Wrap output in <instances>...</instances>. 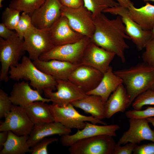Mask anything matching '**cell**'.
Segmentation results:
<instances>
[{
  "instance_id": "1",
  "label": "cell",
  "mask_w": 154,
  "mask_h": 154,
  "mask_svg": "<svg viewBox=\"0 0 154 154\" xmlns=\"http://www.w3.org/2000/svg\"><path fill=\"white\" fill-rule=\"evenodd\" d=\"M93 20L95 30L91 38L92 41L115 54L124 63L126 61L124 51L129 47L125 39L130 40V38L126 34L121 16L117 15L116 18L110 19L102 13L94 17Z\"/></svg>"
},
{
  "instance_id": "2",
  "label": "cell",
  "mask_w": 154,
  "mask_h": 154,
  "mask_svg": "<svg viewBox=\"0 0 154 154\" xmlns=\"http://www.w3.org/2000/svg\"><path fill=\"white\" fill-rule=\"evenodd\" d=\"M114 72L122 80L131 104L141 94L148 90H154V68L143 62Z\"/></svg>"
},
{
  "instance_id": "3",
  "label": "cell",
  "mask_w": 154,
  "mask_h": 154,
  "mask_svg": "<svg viewBox=\"0 0 154 154\" xmlns=\"http://www.w3.org/2000/svg\"><path fill=\"white\" fill-rule=\"evenodd\" d=\"M31 60L29 57L24 56L21 63L15 66H11L9 71V78L17 81L23 79L29 81L31 86L40 94L45 89L55 90L57 80L38 69Z\"/></svg>"
},
{
  "instance_id": "4",
  "label": "cell",
  "mask_w": 154,
  "mask_h": 154,
  "mask_svg": "<svg viewBox=\"0 0 154 154\" xmlns=\"http://www.w3.org/2000/svg\"><path fill=\"white\" fill-rule=\"evenodd\" d=\"M24 39L16 33L9 38H0V61L1 68L0 81L7 82L9 80V69L11 66H16L25 51L23 48Z\"/></svg>"
},
{
  "instance_id": "5",
  "label": "cell",
  "mask_w": 154,
  "mask_h": 154,
  "mask_svg": "<svg viewBox=\"0 0 154 154\" xmlns=\"http://www.w3.org/2000/svg\"><path fill=\"white\" fill-rule=\"evenodd\" d=\"M91 41L90 38L84 36L75 43L54 46L41 54L39 59L43 61L54 59L80 64L84 51Z\"/></svg>"
},
{
  "instance_id": "6",
  "label": "cell",
  "mask_w": 154,
  "mask_h": 154,
  "mask_svg": "<svg viewBox=\"0 0 154 154\" xmlns=\"http://www.w3.org/2000/svg\"><path fill=\"white\" fill-rule=\"evenodd\" d=\"M103 13L121 16L125 26L127 34L138 50H141L145 48L147 44L152 38L151 31L143 30L131 18L128 8L119 5L106 9Z\"/></svg>"
},
{
  "instance_id": "7",
  "label": "cell",
  "mask_w": 154,
  "mask_h": 154,
  "mask_svg": "<svg viewBox=\"0 0 154 154\" xmlns=\"http://www.w3.org/2000/svg\"><path fill=\"white\" fill-rule=\"evenodd\" d=\"M74 107L71 104L64 107L49 105L54 121L59 122L67 128L82 129L86 125L85 121H89L94 124L107 125L106 123L92 116H86L80 114Z\"/></svg>"
},
{
  "instance_id": "8",
  "label": "cell",
  "mask_w": 154,
  "mask_h": 154,
  "mask_svg": "<svg viewBox=\"0 0 154 154\" xmlns=\"http://www.w3.org/2000/svg\"><path fill=\"white\" fill-rule=\"evenodd\" d=\"M113 137L101 135L80 140L69 147L70 154H113L116 143Z\"/></svg>"
},
{
  "instance_id": "9",
  "label": "cell",
  "mask_w": 154,
  "mask_h": 154,
  "mask_svg": "<svg viewBox=\"0 0 154 154\" xmlns=\"http://www.w3.org/2000/svg\"><path fill=\"white\" fill-rule=\"evenodd\" d=\"M54 46L50 38L49 29H39L33 25L24 36L23 49L33 61L38 59L41 54Z\"/></svg>"
},
{
  "instance_id": "10",
  "label": "cell",
  "mask_w": 154,
  "mask_h": 154,
  "mask_svg": "<svg viewBox=\"0 0 154 154\" xmlns=\"http://www.w3.org/2000/svg\"><path fill=\"white\" fill-rule=\"evenodd\" d=\"M61 15L66 17L75 31L91 38L95 30L92 13L84 6L73 9L62 5Z\"/></svg>"
},
{
  "instance_id": "11",
  "label": "cell",
  "mask_w": 154,
  "mask_h": 154,
  "mask_svg": "<svg viewBox=\"0 0 154 154\" xmlns=\"http://www.w3.org/2000/svg\"><path fill=\"white\" fill-rule=\"evenodd\" d=\"M57 91L48 89L43 92L46 98L50 99L52 104L64 107L81 99L86 95V92L68 80H56Z\"/></svg>"
},
{
  "instance_id": "12",
  "label": "cell",
  "mask_w": 154,
  "mask_h": 154,
  "mask_svg": "<svg viewBox=\"0 0 154 154\" xmlns=\"http://www.w3.org/2000/svg\"><path fill=\"white\" fill-rule=\"evenodd\" d=\"M1 122L0 131H11L18 136L29 135L35 124L23 107L13 105L10 111Z\"/></svg>"
},
{
  "instance_id": "13",
  "label": "cell",
  "mask_w": 154,
  "mask_h": 154,
  "mask_svg": "<svg viewBox=\"0 0 154 154\" xmlns=\"http://www.w3.org/2000/svg\"><path fill=\"white\" fill-rule=\"evenodd\" d=\"M59 0H45L30 15L32 25L39 29H49L61 15Z\"/></svg>"
},
{
  "instance_id": "14",
  "label": "cell",
  "mask_w": 154,
  "mask_h": 154,
  "mask_svg": "<svg viewBox=\"0 0 154 154\" xmlns=\"http://www.w3.org/2000/svg\"><path fill=\"white\" fill-rule=\"evenodd\" d=\"M116 55L98 46L91 40L84 51L80 64L93 67L104 74Z\"/></svg>"
},
{
  "instance_id": "15",
  "label": "cell",
  "mask_w": 154,
  "mask_h": 154,
  "mask_svg": "<svg viewBox=\"0 0 154 154\" xmlns=\"http://www.w3.org/2000/svg\"><path fill=\"white\" fill-rule=\"evenodd\" d=\"M85 122L84 127L78 129L75 133L61 136L60 139L61 144L64 146L70 147L80 140L99 135H108L116 137V131L120 128L119 125L116 124L98 125L87 121Z\"/></svg>"
},
{
  "instance_id": "16",
  "label": "cell",
  "mask_w": 154,
  "mask_h": 154,
  "mask_svg": "<svg viewBox=\"0 0 154 154\" xmlns=\"http://www.w3.org/2000/svg\"><path fill=\"white\" fill-rule=\"evenodd\" d=\"M129 128L119 138V145L131 143L137 144L147 140L154 142V130L150 127L146 119H129Z\"/></svg>"
},
{
  "instance_id": "17",
  "label": "cell",
  "mask_w": 154,
  "mask_h": 154,
  "mask_svg": "<svg viewBox=\"0 0 154 154\" xmlns=\"http://www.w3.org/2000/svg\"><path fill=\"white\" fill-rule=\"evenodd\" d=\"M103 76V74L95 68L80 64L72 72L68 80L86 93L97 86Z\"/></svg>"
},
{
  "instance_id": "18",
  "label": "cell",
  "mask_w": 154,
  "mask_h": 154,
  "mask_svg": "<svg viewBox=\"0 0 154 154\" xmlns=\"http://www.w3.org/2000/svg\"><path fill=\"white\" fill-rule=\"evenodd\" d=\"M51 40L54 46L75 43L84 36L73 30L68 19L62 15L49 28Z\"/></svg>"
},
{
  "instance_id": "19",
  "label": "cell",
  "mask_w": 154,
  "mask_h": 154,
  "mask_svg": "<svg viewBox=\"0 0 154 154\" xmlns=\"http://www.w3.org/2000/svg\"><path fill=\"white\" fill-rule=\"evenodd\" d=\"M9 98L13 104L23 108L35 101L51 102L50 99L43 97L37 90L31 88L29 83L24 81L14 84Z\"/></svg>"
},
{
  "instance_id": "20",
  "label": "cell",
  "mask_w": 154,
  "mask_h": 154,
  "mask_svg": "<svg viewBox=\"0 0 154 154\" xmlns=\"http://www.w3.org/2000/svg\"><path fill=\"white\" fill-rule=\"evenodd\" d=\"M33 62L38 69L56 80H68L72 72L80 65L54 59L43 61L39 58Z\"/></svg>"
},
{
  "instance_id": "21",
  "label": "cell",
  "mask_w": 154,
  "mask_h": 154,
  "mask_svg": "<svg viewBox=\"0 0 154 154\" xmlns=\"http://www.w3.org/2000/svg\"><path fill=\"white\" fill-rule=\"evenodd\" d=\"M71 129L61 123L55 121L42 123L35 125L34 128L27 141L28 145L31 147L42 139L54 135L60 136L69 134Z\"/></svg>"
},
{
  "instance_id": "22",
  "label": "cell",
  "mask_w": 154,
  "mask_h": 154,
  "mask_svg": "<svg viewBox=\"0 0 154 154\" xmlns=\"http://www.w3.org/2000/svg\"><path fill=\"white\" fill-rule=\"evenodd\" d=\"M131 104L125 88L121 83L110 95L106 102V118H110L118 112H123Z\"/></svg>"
},
{
  "instance_id": "23",
  "label": "cell",
  "mask_w": 154,
  "mask_h": 154,
  "mask_svg": "<svg viewBox=\"0 0 154 154\" xmlns=\"http://www.w3.org/2000/svg\"><path fill=\"white\" fill-rule=\"evenodd\" d=\"M71 104L98 119L102 120L106 118V102L99 96L87 94L83 98Z\"/></svg>"
},
{
  "instance_id": "24",
  "label": "cell",
  "mask_w": 154,
  "mask_h": 154,
  "mask_svg": "<svg viewBox=\"0 0 154 154\" xmlns=\"http://www.w3.org/2000/svg\"><path fill=\"white\" fill-rule=\"evenodd\" d=\"M122 83V80L114 73L112 67L110 66L104 74L103 77L97 86L86 92V94L99 96L106 102L110 95Z\"/></svg>"
},
{
  "instance_id": "25",
  "label": "cell",
  "mask_w": 154,
  "mask_h": 154,
  "mask_svg": "<svg viewBox=\"0 0 154 154\" xmlns=\"http://www.w3.org/2000/svg\"><path fill=\"white\" fill-rule=\"evenodd\" d=\"M131 18L146 31H152L154 28V5L147 2L145 5L137 8L132 2L128 8Z\"/></svg>"
},
{
  "instance_id": "26",
  "label": "cell",
  "mask_w": 154,
  "mask_h": 154,
  "mask_svg": "<svg viewBox=\"0 0 154 154\" xmlns=\"http://www.w3.org/2000/svg\"><path fill=\"white\" fill-rule=\"evenodd\" d=\"M46 103L35 101L23 108L35 125L54 121L49 105Z\"/></svg>"
},
{
  "instance_id": "27",
  "label": "cell",
  "mask_w": 154,
  "mask_h": 154,
  "mask_svg": "<svg viewBox=\"0 0 154 154\" xmlns=\"http://www.w3.org/2000/svg\"><path fill=\"white\" fill-rule=\"evenodd\" d=\"M29 135H17L9 131L7 139L1 150L0 154H24L31 153L27 141Z\"/></svg>"
},
{
  "instance_id": "28",
  "label": "cell",
  "mask_w": 154,
  "mask_h": 154,
  "mask_svg": "<svg viewBox=\"0 0 154 154\" xmlns=\"http://www.w3.org/2000/svg\"><path fill=\"white\" fill-rule=\"evenodd\" d=\"M84 6L92 13L93 18L108 8L119 5L114 0H84Z\"/></svg>"
},
{
  "instance_id": "29",
  "label": "cell",
  "mask_w": 154,
  "mask_h": 154,
  "mask_svg": "<svg viewBox=\"0 0 154 154\" xmlns=\"http://www.w3.org/2000/svg\"><path fill=\"white\" fill-rule=\"evenodd\" d=\"M45 0H13L9 7L30 15L39 8Z\"/></svg>"
},
{
  "instance_id": "30",
  "label": "cell",
  "mask_w": 154,
  "mask_h": 154,
  "mask_svg": "<svg viewBox=\"0 0 154 154\" xmlns=\"http://www.w3.org/2000/svg\"><path fill=\"white\" fill-rule=\"evenodd\" d=\"M20 12L18 10L7 7L3 13V23L9 29L15 30L19 19Z\"/></svg>"
},
{
  "instance_id": "31",
  "label": "cell",
  "mask_w": 154,
  "mask_h": 154,
  "mask_svg": "<svg viewBox=\"0 0 154 154\" xmlns=\"http://www.w3.org/2000/svg\"><path fill=\"white\" fill-rule=\"evenodd\" d=\"M134 110H140L145 106L154 105V90H149L139 95L132 103Z\"/></svg>"
},
{
  "instance_id": "32",
  "label": "cell",
  "mask_w": 154,
  "mask_h": 154,
  "mask_svg": "<svg viewBox=\"0 0 154 154\" xmlns=\"http://www.w3.org/2000/svg\"><path fill=\"white\" fill-rule=\"evenodd\" d=\"M29 15L23 12L15 29L19 37L24 39V36L28 30L33 26Z\"/></svg>"
},
{
  "instance_id": "33",
  "label": "cell",
  "mask_w": 154,
  "mask_h": 154,
  "mask_svg": "<svg viewBox=\"0 0 154 154\" xmlns=\"http://www.w3.org/2000/svg\"><path fill=\"white\" fill-rule=\"evenodd\" d=\"M58 139L50 137L44 138L37 143L31 148V154H47V147L53 142L57 141Z\"/></svg>"
},
{
  "instance_id": "34",
  "label": "cell",
  "mask_w": 154,
  "mask_h": 154,
  "mask_svg": "<svg viewBox=\"0 0 154 154\" xmlns=\"http://www.w3.org/2000/svg\"><path fill=\"white\" fill-rule=\"evenodd\" d=\"M125 115L129 119H146L154 117V107L148 106L143 110H129L125 112Z\"/></svg>"
},
{
  "instance_id": "35",
  "label": "cell",
  "mask_w": 154,
  "mask_h": 154,
  "mask_svg": "<svg viewBox=\"0 0 154 154\" xmlns=\"http://www.w3.org/2000/svg\"><path fill=\"white\" fill-rule=\"evenodd\" d=\"M9 96L3 90L0 89V118L5 117L10 111L13 105Z\"/></svg>"
},
{
  "instance_id": "36",
  "label": "cell",
  "mask_w": 154,
  "mask_h": 154,
  "mask_svg": "<svg viewBox=\"0 0 154 154\" xmlns=\"http://www.w3.org/2000/svg\"><path fill=\"white\" fill-rule=\"evenodd\" d=\"M142 55L143 62L154 68V37L147 42Z\"/></svg>"
},
{
  "instance_id": "37",
  "label": "cell",
  "mask_w": 154,
  "mask_h": 154,
  "mask_svg": "<svg viewBox=\"0 0 154 154\" xmlns=\"http://www.w3.org/2000/svg\"><path fill=\"white\" fill-rule=\"evenodd\" d=\"M124 146H121L116 143L114 147L113 154H131L133 153V151L137 144L129 143Z\"/></svg>"
},
{
  "instance_id": "38",
  "label": "cell",
  "mask_w": 154,
  "mask_h": 154,
  "mask_svg": "<svg viewBox=\"0 0 154 154\" xmlns=\"http://www.w3.org/2000/svg\"><path fill=\"white\" fill-rule=\"evenodd\" d=\"M133 154H154V142L135 146Z\"/></svg>"
},
{
  "instance_id": "39",
  "label": "cell",
  "mask_w": 154,
  "mask_h": 154,
  "mask_svg": "<svg viewBox=\"0 0 154 154\" xmlns=\"http://www.w3.org/2000/svg\"><path fill=\"white\" fill-rule=\"evenodd\" d=\"M64 6L76 9L84 6V0H59Z\"/></svg>"
},
{
  "instance_id": "40",
  "label": "cell",
  "mask_w": 154,
  "mask_h": 154,
  "mask_svg": "<svg viewBox=\"0 0 154 154\" xmlns=\"http://www.w3.org/2000/svg\"><path fill=\"white\" fill-rule=\"evenodd\" d=\"M8 28L3 23L0 24V36L4 39L9 38L16 33Z\"/></svg>"
},
{
  "instance_id": "41",
  "label": "cell",
  "mask_w": 154,
  "mask_h": 154,
  "mask_svg": "<svg viewBox=\"0 0 154 154\" xmlns=\"http://www.w3.org/2000/svg\"><path fill=\"white\" fill-rule=\"evenodd\" d=\"M9 131H3L0 132V149H2L3 145L7 141Z\"/></svg>"
},
{
  "instance_id": "42",
  "label": "cell",
  "mask_w": 154,
  "mask_h": 154,
  "mask_svg": "<svg viewBox=\"0 0 154 154\" xmlns=\"http://www.w3.org/2000/svg\"><path fill=\"white\" fill-rule=\"evenodd\" d=\"M120 5L128 8L132 2L130 0H116Z\"/></svg>"
},
{
  "instance_id": "43",
  "label": "cell",
  "mask_w": 154,
  "mask_h": 154,
  "mask_svg": "<svg viewBox=\"0 0 154 154\" xmlns=\"http://www.w3.org/2000/svg\"><path fill=\"white\" fill-rule=\"evenodd\" d=\"M149 123H150L154 127V117H149L146 118Z\"/></svg>"
},
{
  "instance_id": "44",
  "label": "cell",
  "mask_w": 154,
  "mask_h": 154,
  "mask_svg": "<svg viewBox=\"0 0 154 154\" xmlns=\"http://www.w3.org/2000/svg\"><path fill=\"white\" fill-rule=\"evenodd\" d=\"M4 0H0V8L2 6V2Z\"/></svg>"
},
{
  "instance_id": "45",
  "label": "cell",
  "mask_w": 154,
  "mask_h": 154,
  "mask_svg": "<svg viewBox=\"0 0 154 154\" xmlns=\"http://www.w3.org/2000/svg\"><path fill=\"white\" fill-rule=\"evenodd\" d=\"M152 33V37H154V28L151 31Z\"/></svg>"
},
{
  "instance_id": "46",
  "label": "cell",
  "mask_w": 154,
  "mask_h": 154,
  "mask_svg": "<svg viewBox=\"0 0 154 154\" xmlns=\"http://www.w3.org/2000/svg\"><path fill=\"white\" fill-rule=\"evenodd\" d=\"M143 1L145 2H146V1H153V2H154V0H143Z\"/></svg>"
}]
</instances>
